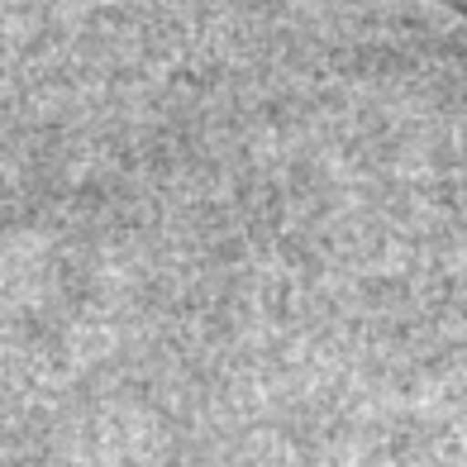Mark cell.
Here are the masks:
<instances>
[{"instance_id": "1", "label": "cell", "mask_w": 467, "mask_h": 467, "mask_svg": "<svg viewBox=\"0 0 467 467\" xmlns=\"http://www.w3.org/2000/svg\"><path fill=\"white\" fill-rule=\"evenodd\" d=\"M453 5H462V10H467V0H453Z\"/></svg>"}]
</instances>
